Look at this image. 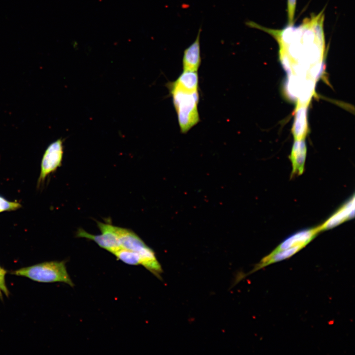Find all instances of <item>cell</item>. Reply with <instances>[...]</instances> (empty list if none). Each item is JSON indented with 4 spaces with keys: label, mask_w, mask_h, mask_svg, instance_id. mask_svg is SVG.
<instances>
[{
    "label": "cell",
    "mask_w": 355,
    "mask_h": 355,
    "mask_svg": "<svg viewBox=\"0 0 355 355\" xmlns=\"http://www.w3.org/2000/svg\"><path fill=\"white\" fill-rule=\"evenodd\" d=\"M114 229L121 248L138 253L141 258L142 265L160 278L162 269L153 250L132 230L115 226Z\"/></svg>",
    "instance_id": "cell-4"
},
{
    "label": "cell",
    "mask_w": 355,
    "mask_h": 355,
    "mask_svg": "<svg viewBox=\"0 0 355 355\" xmlns=\"http://www.w3.org/2000/svg\"><path fill=\"white\" fill-rule=\"evenodd\" d=\"M306 152L307 147L304 139L295 140L290 156L292 167L291 177L303 174Z\"/></svg>",
    "instance_id": "cell-10"
},
{
    "label": "cell",
    "mask_w": 355,
    "mask_h": 355,
    "mask_svg": "<svg viewBox=\"0 0 355 355\" xmlns=\"http://www.w3.org/2000/svg\"><path fill=\"white\" fill-rule=\"evenodd\" d=\"M117 259L130 265H142V260L138 253L133 251L121 248L113 253Z\"/></svg>",
    "instance_id": "cell-14"
},
{
    "label": "cell",
    "mask_w": 355,
    "mask_h": 355,
    "mask_svg": "<svg viewBox=\"0 0 355 355\" xmlns=\"http://www.w3.org/2000/svg\"><path fill=\"white\" fill-rule=\"evenodd\" d=\"M319 232L320 230L318 226L295 233L281 243L273 251H279L297 246L303 248Z\"/></svg>",
    "instance_id": "cell-8"
},
{
    "label": "cell",
    "mask_w": 355,
    "mask_h": 355,
    "mask_svg": "<svg viewBox=\"0 0 355 355\" xmlns=\"http://www.w3.org/2000/svg\"><path fill=\"white\" fill-rule=\"evenodd\" d=\"M307 130V106L299 105L296 108L295 121L292 128L295 140L304 139Z\"/></svg>",
    "instance_id": "cell-12"
},
{
    "label": "cell",
    "mask_w": 355,
    "mask_h": 355,
    "mask_svg": "<svg viewBox=\"0 0 355 355\" xmlns=\"http://www.w3.org/2000/svg\"><path fill=\"white\" fill-rule=\"evenodd\" d=\"M10 274L39 283L62 282L71 286H74L67 272L65 261L44 262L18 269Z\"/></svg>",
    "instance_id": "cell-3"
},
{
    "label": "cell",
    "mask_w": 355,
    "mask_h": 355,
    "mask_svg": "<svg viewBox=\"0 0 355 355\" xmlns=\"http://www.w3.org/2000/svg\"><path fill=\"white\" fill-rule=\"evenodd\" d=\"M22 207L17 201H11L0 195V213L4 212L16 211Z\"/></svg>",
    "instance_id": "cell-15"
},
{
    "label": "cell",
    "mask_w": 355,
    "mask_h": 355,
    "mask_svg": "<svg viewBox=\"0 0 355 355\" xmlns=\"http://www.w3.org/2000/svg\"><path fill=\"white\" fill-rule=\"evenodd\" d=\"M97 225L101 232V234H91L83 229L79 228L76 233V236L93 240L101 248L112 253L122 248L114 226L99 221H97Z\"/></svg>",
    "instance_id": "cell-6"
},
{
    "label": "cell",
    "mask_w": 355,
    "mask_h": 355,
    "mask_svg": "<svg viewBox=\"0 0 355 355\" xmlns=\"http://www.w3.org/2000/svg\"><path fill=\"white\" fill-rule=\"evenodd\" d=\"M168 87L173 98L180 131L185 133L200 120L198 111V91L185 90L172 82L168 83Z\"/></svg>",
    "instance_id": "cell-2"
},
{
    "label": "cell",
    "mask_w": 355,
    "mask_h": 355,
    "mask_svg": "<svg viewBox=\"0 0 355 355\" xmlns=\"http://www.w3.org/2000/svg\"><path fill=\"white\" fill-rule=\"evenodd\" d=\"M7 271L0 266V300H3L2 292L6 297L9 295V291L6 285L5 277Z\"/></svg>",
    "instance_id": "cell-16"
},
{
    "label": "cell",
    "mask_w": 355,
    "mask_h": 355,
    "mask_svg": "<svg viewBox=\"0 0 355 355\" xmlns=\"http://www.w3.org/2000/svg\"><path fill=\"white\" fill-rule=\"evenodd\" d=\"M201 32V29L200 28L195 41L184 51L182 58L183 71H197L200 66L201 62L200 44Z\"/></svg>",
    "instance_id": "cell-9"
},
{
    "label": "cell",
    "mask_w": 355,
    "mask_h": 355,
    "mask_svg": "<svg viewBox=\"0 0 355 355\" xmlns=\"http://www.w3.org/2000/svg\"><path fill=\"white\" fill-rule=\"evenodd\" d=\"M296 0H287L288 25H293Z\"/></svg>",
    "instance_id": "cell-17"
},
{
    "label": "cell",
    "mask_w": 355,
    "mask_h": 355,
    "mask_svg": "<svg viewBox=\"0 0 355 355\" xmlns=\"http://www.w3.org/2000/svg\"><path fill=\"white\" fill-rule=\"evenodd\" d=\"M63 143V139H58L51 143L45 149L41 161L37 187H40L47 177L61 166L64 154Z\"/></svg>",
    "instance_id": "cell-5"
},
{
    "label": "cell",
    "mask_w": 355,
    "mask_h": 355,
    "mask_svg": "<svg viewBox=\"0 0 355 355\" xmlns=\"http://www.w3.org/2000/svg\"><path fill=\"white\" fill-rule=\"evenodd\" d=\"M323 18L321 11L305 19L299 26L288 25L280 30L267 29L251 21L248 26L265 31L275 37L279 45L282 64L290 77L309 80L307 75L316 79L323 69Z\"/></svg>",
    "instance_id": "cell-1"
},
{
    "label": "cell",
    "mask_w": 355,
    "mask_h": 355,
    "mask_svg": "<svg viewBox=\"0 0 355 355\" xmlns=\"http://www.w3.org/2000/svg\"><path fill=\"white\" fill-rule=\"evenodd\" d=\"M302 248H303L302 247L297 246L279 251H272L269 254L264 257L259 263L256 265L251 273L254 272L269 264L288 258Z\"/></svg>",
    "instance_id": "cell-11"
},
{
    "label": "cell",
    "mask_w": 355,
    "mask_h": 355,
    "mask_svg": "<svg viewBox=\"0 0 355 355\" xmlns=\"http://www.w3.org/2000/svg\"><path fill=\"white\" fill-rule=\"evenodd\" d=\"M355 216V196L342 206L322 224L319 226L320 231L332 228Z\"/></svg>",
    "instance_id": "cell-7"
},
{
    "label": "cell",
    "mask_w": 355,
    "mask_h": 355,
    "mask_svg": "<svg viewBox=\"0 0 355 355\" xmlns=\"http://www.w3.org/2000/svg\"><path fill=\"white\" fill-rule=\"evenodd\" d=\"M198 82L197 71H183L177 79L172 83L185 90L196 91L198 89Z\"/></svg>",
    "instance_id": "cell-13"
}]
</instances>
